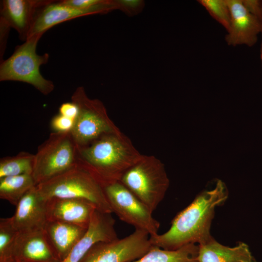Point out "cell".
<instances>
[{"instance_id":"cell-1","label":"cell","mask_w":262,"mask_h":262,"mask_svg":"<svg viewBox=\"0 0 262 262\" xmlns=\"http://www.w3.org/2000/svg\"><path fill=\"white\" fill-rule=\"evenodd\" d=\"M228 190L220 180L215 187L199 194L174 218L165 232L150 236L151 245L166 250H176L190 244L200 245L213 238L210 228L215 208L224 203Z\"/></svg>"},{"instance_id":"cell-2","label":"cell","mask_w":262,"mask_h":262,"mask_svg":"<svg viewBox=\"0 0 262 262\" xmlns=\"http://www.w3.org/2000/svg\"><path fill=\"white\" fill-rule=\"evenodd\" d=\"M77 150L78 162L103 186L119 181L144 155L121 132L104 135L86 146L77 147Z\"/></svg>"},{"instance_id":"cell-3","label":"cell","mask_w":262,"mask_h":262,"mask_svg":"<svg viewBox=\"0 0 262 262\" xmlns=\"http://www.w3.org/2000/svg\"><path fill=\"white\" fill-rule=\"evenodd\" d=\"M36 186L44 200L52 198L83 199L92 203L100 212L113 213L102 184L78 162L70 169Z\"/></svg>"},{"instance_id":"cell-4","label":"cell","mask_w":262,"mask_h":262,"mask_svg":"<svg viewBox=\"0 0 262 262\" xmlns=\"http://www.w3.org/2000/svg\"><path fill=\"white\" fill-rule=\"evenodd\" d=\"M120 181L153 213L169 186L164 164L153 155H145L122 175Z\"/></svg>"},{"instance_id":"cell-5","label":"cell","mask_w":262,"mask_h":262,"mask_svg":"<svg viewBox=\"0 0 262 262\" xmlns=\"http://www.w3.org/2000/svg\"><path fill=\"white\" fill-rule=\"evenodd\" d=\"M42 34L28 38L18 46L13 54L3 61L0 66V81H19L30 84L45 95L53 90V82L41 74L40 66L47 63L49 55H42L36 52L37 43Z\"/></svg>"},{"instance_id":"cell-6","label":"cell","mask_w":262,"mask_h":262,"mask_svg":"<svg viewBox=\"0 0 262 262\" xmlns=\"http://www.w3.org/2000/svg\"><path fill=\"white\" fill-rule=\"evenodd\" d=\"M77 155V146L70 132H52L34 154L32 176L36 185L74 167Z\"/></svg>"},{"instance_id":"cell-7","label":"cell","mask_w":262,"mask_h":262,"mask_svg":"<svg viewBox=\"0 0 262 262\" xmlns=\"http://www.w3.org/2000/svg\"><path fill=\"white\" fill-rule=\"evenodd\" d=\"M71 101L79 108L70 132L77 147L86 146L105 134L121 132L109 117L103 104L98 99L89 98L83 87L76 89Z\"/></svg>"},{"instance_id":"cell-8","label":"cell","mask_w":262,"mask_h":262,"mask_svg":"<svg viewBox=\"0 0 262 262\" xmlns=\"http://www.w3.org/2000/svg\"><path fill=\"white\" fill-rule=\"evenodd\" d=\"M103 187L113 213L120 220L135 229L145 231L150 236L158 234L160 224L152 216V212L120 181Z\"/></svg>"},{"instance_id":"cell-9","label":"cell","mask_w":262,"mask_h":262,"mask_svg":"<svg viewBox=\"0 0 262 262\" xmlns=\"http://www.w3.org/2000/svg\"><path fill=\"white\" fill-rule=\"evenodd\" d=\"M149 235L135 229L122 239L94 244L80 262H130L147 253L153 246Z\"/></svg>"},{"instance_id":"cell-10","label":"cell","mask_w":262,"mask_h":262,"mask_svg":"<svg viewBox=\"0 0 262 262\" xmlns=\"http://www.w3.org/2000/svg\"><path fill=\"white\" fill-rule=\"evenodd\" d=\"M115 2L103 0L92 8L82 9L65 5L60 1H51L38 10L27 38L36 34L43 35L46 31L55 25L73 18L88 15L106 13L116 9Z\"/></svg>"},{"instance_id":"cell-11","label":"cell","mask_w":262,"mask_h":262,"mask_svg":"<svg viewBox=\"0 0 262 262\" xmlns=\"http://www.w3.org/2000/svg\"><path fill=\"white\" fill-rule=\"evenodd\" d=\"M230 14V26L226 36L230 46L253 45L262 29V22L251 14L242 0H227Z\"/></svg>"},{"instance_id":"cell-12","label":"cell","mask_w":262,"mask_h":262,"mask_svg":"<svg viewBox=\"0 0 262 262\" xmlns=\"http://www.w3.org/2000/svg\"><path fill=\"white\" fill-rule=\"evenodd\" d=\"M115 222L111 213L96 210L84 235L66 257L59 262H80L96 243L118 238L115 228Z\"/></svg>"},{"instance_id":"cell-13","label":"cell","mask_w":262,"mask_h":262,"mask_svg":"<svg viewBox=\"0 0 262 262\" xmlns=\"http://www.w3.org/2000/svg\"><path fill=\"white\" fill-rule=\"evenodd\" d=\"M46 202L48 220L60 221L88 228L96 207L83 199L52 198Z\"/></svg>"},{"instance_id":"cell-14","label":"cell","mask_w":262,"mask_h":262,"mask_svg":"<svg viewBox=\"0 0 262 262\" xmlns=\"http://www.w3.org/2000/svg\"><path fill=\"white\" fill-rule=\"evenodd\" d=\"M13 258L14 262H60L49 243L43 229L18 231Z\"/></svg>"},{"instance_id":"cell-15","label":"cell","mask_w":262,"mask_h":262,"mask_svg":"<svg viewBox=\"0 0 262 262\" xmlns=\"http://www.w3.org/2000/svg\"><path fill=\"white\" fill-rule=\"evenodd\" d=\"M10 218L19 232L43 229L48 221L46 202L40 196L36 186L21 198Z\"/></svg>"},{"instance_id":"cell-16","label":"cell","mask_w":262,"mask_h":262,"mask_svg":"<svg viewBox=\"0 0 262 262\" xmlns=\"http://www.w3.org/2000/svg\"><path fill=\"white\" fill-rule=\"evenodd\" d=\"M49 0H4L1 8V23L14 28L21 39L26 40L38 10Z\"/></svg>"},{"instance_id":"cell-17","label":"cell","mask_w":262,"mask_h":262,"mask_svg":"<svg viewBox=\"0 0 262 262\" xmlns=\"http://www.w3.org/2000/svg\"><path fill=\"white\" fill-rule=\"evenodd\" d=\"M87 229L70 223L48 220L43 231L52 250L61 261L84 235Z\"/></svg>"},{"instance_id":"cell-18","label":"cell","mask_w":262,"mask_h":262,"mask_svg":"<svg viewBox=\"0 0 262 262\" xmlns=\"http://www.w3.org/2000/svg\"><path fill=\"white\" fill-rule=\"evenodd\" d=\"M198 246L199 262H256L248 246L243 242L229 247L212 238Z\"/></svg>"},{"instance_id":"cell-19","label":"cell","mask_w":262,"mask_h":262,"mask_svg":"<svg viewBox=\"0 0 262 262\" xmlns=\"http://www.w3.org/2000/svg\"><path fill=\"white\" fill-rule=\"evenodd\" d=\"M199 246L190 244L176 250L153 246L141 258L130 262H199Z\"/></svg>"},{"instance_id":"cell-20","label":"cell","mask_w":262,"mask_h":262,"mask_svg":"<svg viewBox=\"0 0 262 262\" xmlns=\"http://www.w3.org/2000/svg\"><path fill=\"white\" fill-rule=\"evenodd\" d=\"M36 186L31 174L0 178V198L16 206L21 198Z\"/></svg>"},{"instance_id":"cell-21","label":"cell","mask_w":262,"mask_h":262,"mask_svg":"<svg viewBox=\"0 0 262 262\" xmlns=\"http://www.w3.org/2000/svg\"><path fill=\"white\" fill-rule=\"evenodd\" d=\"M34 154L22 151L12 157H4L0 160V178L23 174L32 175Z\"/></svg>"},{"instance_id":"cell-22","label":"cell","mask_w":262,"mask_h":262,"mask_svg":"<svg viewBox=\"0 0 262 262\" xmlns=\"http://www.w3.org/2000/svg\"><path fill=\"white\" fill-rule=\"evenodd\" d=\"M18 231L10 217L0 219V262H14L13 255Z\"/></svg>"},{"instance_id":"cell-23","label":"cell","mask_w":262,"mask_h":262,"mask_svg":"<svg viewBox=\"0 0 262 262\" xmlns=\"http://www.w3.org/2000/svg\"><path fill=\"white\" fill-rule=\"evenodd\" d=\"M198 1L227 32L229 31L231 18L227 0H200Z\"/></svg>"},{"instance_id":"cell-24","label":"cell","mask_w":262,"mask_h":262,"mask_svg":"<svg viewBox=\"0 0 262 262\" xmlns=\"http://www.w3.org/2000/svg\"><path fill=\"white\" fill-rule=\"evenodd\" d=\"M74 120L60 114L55 115L50 122V127L55 132H70L74 124Z\"/></svg>"},{"instance_id":"cell-25","label":"cell","mask_w":262,"mask_h":262,"mask_svg":"<svg viewBox=\"0 0 262 262\" xmlns=\"http://www.w3.org/2000/svg\"><path fill=\"white\" fill-rule=\"evenodd\" d=\"M117 9L130 16L134 15L142 11L144 2L139 0H121L115 1Z\"/></svg>"},{"instance_id":"cell-26","label":"cell","mask_w":262,"mask_h":262,"mask_svg":"<svg viewBox=\"0 0 262 262\" xmlns=\"http://www.w3.org/2000/svg\"><path fill=\"white\" fill-rule=\"evenodd\" d=\"M103 0H65L60 1L65 5L73 8L86 9L92 8L102 2Z\"/></svg>"},{"instance_id":"cell-27","label":"cell","mask_w":262,"mask_h":262,"mask_svg":"<svg viewBox=\"0 0 262 262\" xmlns=\"http://www.w3.org/2000/svg\"><path fill=\"white\" fill-rule=\"evenodd\" d=\"M59 111L60 115L75 120L79 113V108L75 103L71 101L62 103Z\"/></svg>"},{"instance_id":"cell-28","label":"cell","mask_w":262,"mask_h":262,"mask_svg":"<svg viewBox=\"0 0 262 262\" xmlns=\"http://www.w3.org/2000/svg\"><path fill=\"white\" fill-rule=\"evenodd\" d=\"M242 0L244 5L248 11L256 16L262 22V9L261 8L260 2L255 0Z\"/></svg>"},{"instance_id":"cell-29","label":"cell","mask_w":262,"mask_h":262,"mask_svg":"<svg viewBox=\"0 0 262 262\" xmlns=\"http://www.w3.org/2000/svg\"><path fill=\"white\" fill-rule=\"evenodd\" d=\"M261 61H262V51L261 54Z\"/></svg>"},{"instance_id":"cell-30","label":"cell","mask_w":262,"mask_h":262,"mask_svg":"<svg viewBox=\"0 0 262 262\" xmlns=\"http://www.w3.org/2000/svg\"></svg>"}]
</instances>
